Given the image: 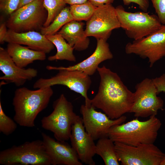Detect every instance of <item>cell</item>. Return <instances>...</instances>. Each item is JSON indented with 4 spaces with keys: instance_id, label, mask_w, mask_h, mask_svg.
I'll return each mask as SVG.
<instances>
[{
    "instance_id": "obj_30",
    "label": "cell",
    "mask_w": 165,
    "mask_h": 165,
    "mask_svg": "<svg viewBox=\"0 0 165 165\" xmlns=\"http://www.w3.org/2000/svg\"><path fill=\"white\" fill-rule=\"evenodd\" d=\"M152 79L157 89L158 94L161 92L165 93V74Z\"/></svg>"
},
{
    "instance_id": "obj_23",
    "label": "cell",
    "mask_w": 165,
    "mask_h": 165,
    "mask_svg": "<svg viewBox=\"0 0 165 165\" xmlns=\"http://www.w3.org/2000/svg\"><path fill=\"white\" fill-rule=\"evenodd\" d=\"M73 20L74 19L70 11V7L66 6L48 26L42 27L40 30V32L45 36L54 35L64 25Z\"/></svg>"
},
{
    "instance_id": "obj_3",
    "label": "cell",
    "mask_w": 165,
    "mask_h": 165,
    "mask_svg": "<svg viewBox=\"0 0 165 165\" xmlns=\"http://www.w3.org/2000/svg\"><path fill=\"white\" fill-rule=\"evenodd\" d=\"M161 125L156 116H151L145 121L136 118L113 126L109 130L108 137L114 142L131 146L154 144Z\"/></svg>"
},
{
    "instance_id": "obj_5",
    "label": "cell",
    "mask_w": 165,
    "mask_h": 165,
    "mask_svg": "<svg viewBox=\"0 0 165 165\" xmlns=\"http://www.w3.org/2000/svg\"><path fill=\"white\" fill-rule=\"evenodd\" d=\"M0 164L3 165H51V160L42 140L26 141L0 152Z\"/></svg>"
},
{
    "instance_id": "obj_28",
    "label": "cell",
    "mask_w": 165,
    "mask_h": 165,
    "mask_svg": "<svg viewBox=\"0 0 165 165\" xmlns=\"http://www.w3.org/2000/svg\"><path fill=\"white\" fill-rule=\"evenodd\" d=\"M150 1L161 23L165 24V0Z\"/></svg>"
},
{
    "instance_id": "obj_7",
    "label": "cell",
    "mask_w": 165,
    "mask_h": 165,
    "mask_svg": "<svg viewBox=\"0 0 165 165\" xmlns=\"http://www.w3.org/2000/svg\"><path fill=\"white\" fill-rule=\"evenodd\" d=\"M43 1L37 0L17 9L9 15L7 28L18 33L40 30L47 17Z\"/></svg>"
},
{
    "instance_id": "obj_4",
    "label": "cell",
    "mask_w": 165,
    "mask_h": 165,
    "mask_svg": "<svg viewBox=\"0 0 165 165\" xmlns=\"http://www.w3.org/2000/svg\"><path fill=\"white\" fill-rule=\"evenodd\" d=\"M52 113L41 119L42 127L53 132L56 140L67 141L73 125L80 117L74 112L72 104L63 94L54 101Z\"/></svg>"
},
{
    "instance_id": "obj_1",
    "label": "cell",
    "mask_w": 165,
    "mask_h": 165,
    "mask_svg": "<svg viewBox=\"0 0 165 165\" xmlns=\"http://www.w3.org/2000/svg\"><path fill=\"white\" fill-rule=\"evenodd\" d=\"M100 77L98 92L91 99V106L102 110L110 119H115L130 112L134 101V93L124 84L116 73L103 66L98 67Z\"/></svg>"
},
{
    "instance_id": "obj_14",
    "label": "cell",
    "mask_w": 165,
    "mask_h": 165,
    "mask_svg": "<svg viewBox=\"0 0 165 165\" xmlns=\"http://www.w3.org/2000/svg\"><path fill=\"white\" fill-rule=\"evenodd\" d=\"M70 140L71 146L82 163L95 165L93 157L96 154V144L91 135L86 131L82 117H80L73 125Z\"/></svg>"
},
{
    "instance_id": "obj_22",
    "label": "cell",
    "mask_w": 165,
    "mask_h": 165,
    "mask_svg": "<svg viewBox=\"0 0 165 165\" xmlns=\"http://www.w3.org/2000/svg\"><path fill=\"white\" fill-rule=\"evenodd\" d=\"M96 154L103 159L105 165H119L114 142L108 137L98 140L96 144Z\"/></svg>"
},
{
    "instance_id": "obj_20",
    "label": "cell",
    "mask_w": 165,
    "mask_h": 165,
    "mask_svg": "<svg viewBox=\"0 0 165 165\" xmlns=\"http://www.w3.org/2000/svg\"><path fill=\"white\" fill-rule=\"evenodd\" d=\"M6 50L16 65L20 68H24L35 61H43L46 58L44 52L17 43H8Z\"/></svg>"
},
{
    "instance_id": "obj_11",
    "label": "cell",
    "mask_w": 165,
    "mask_h": 165,
    "mask_svg": "<svg viewBox=\"0 0 165 165\" xmlns=\"http://www.w3.org/2000/svg\"><path fill=\"white\" fill-rule=\"evenodd\" d=\"M133 104L130 113L137 117L156 116L162 109L163 101L158 94L152 79L146 78L135 86Z\"/></svg>"
},
{
    "instance_id": "obj_26",
    "label": "cell",
    "mask_w": 165,
    "mask_h": 165,
    "mask_svg": "<svg viewBox=\"0 0 165 165\" xmlns=\"http://www.w3.org/2000/svg\"><path fill=\"white\" fill-rule=\"evenodd\" d=\"M13 119L7 116L3 111L0 101V132L8 136L13 133L16 129L17 125Z\"/></svg>"
},
{
    "instance_id": "obj_6",
    "label": "cell",
    "mask_w": 165,
    "mask_h": 165,
    "mask_svg": "<svg viewBox=\"0 0 165 165\" xmlns=\"http://www.w3.org/2000/svg\"><path fill=\"white\" fill-rule=\"evenodd\" d=\"M117 17L128 37L136 40L145 37L162 25L156 15L144 11L134 13L126 11L119 5L116 8Z\"/></svg>"
},
{
    "instance_id": "obj_32",
    "label": "cell",
    "mask_w": 165,
    "mask_h": 165,
    "mask_svg": "<svg viewBox=\"0 0 165 165\" xmlns=\"http://www.w3.org/2000/svg\"><path fill=\"white\" fill-rule=\"evenodd\" d=\"M115 0H88L93 5L97 7L104 5L112 4Z\"/></svg>"
},
{
    "instance_id": "obj_16",
    "label": "cell",
    "mask_w": 165,
    "mask_h": 165,
    "mask_svg": "<svg viewBox=\"0 0 165 165\" xmlns=\"http://www.w3.org/2000/svg\"><path fill=\"white\" fill-rule=\"evenodd\" d=\"M0 70L4 75L0 79L16 86H23L28 80L36 77L37 70L33 68L25 69L18 66L9 54L7 50L0 47Z\"/></svg>"
},
{
    "instance_id": "obj_27",
    "label": "cell",
    "mask_w": 165,
    "mask_h": 165,
    "mask_svg": "<svg viewBox=\"0 0 165 165\" xmlns=\"http://www.w3.org/2000/svg\"><path fill=\"white\" fill-rule=\"evenodd\" d=\"M20 0H0L1 11L10 15L18 8Z\"/></svg>"
},
{
    "instance_id": "obj_34",
    "label": "cell",
    "mask_w": 165,
    "mask_h": 165,
    "mask_svg": "<svg viewBox=\"0 0 165 165\" xmlns=\"http://www.w3.org/2000/svg\"><path fill=\"white\" fill-rule=\"evenodd\" d=\"M36 0H20L18 9Z\"/></svg>"
},
{
    "instance_id": "obj_31",
    "label": "cell",
    "mask_w": 165,
    "mask_h": 165,
    "mask_svg": "<svg viewBox=\"0 0 165 165\" xmlns=\"http://www.w3.org/2000/svg\"><path fill=\"white\" fill-rule=\"evenodd\" d=\"M6 23H2L0 26V43L3 44L5 42V39L7 35L8 30Z\"/></svg>"
},
{
    "instance_id": "obj_2",
    "label": "cell",
    "mask_w": 165,
    "mask_h": 165,
    "mask_svg": "<svg viewBox=\"0 0 165 165\" xmlns=\"http://www.w3.org/2000/svg\"><path fill=\"white\" fill-rule=\"evenodd\" d=\"M53 93L51 86L35 90L25 87L17 89L13 100V119L20 126L34 127L37 116L47 107Z\"/></svg>"
},
{
    "instance_id": "obj_25",
    "label": "cell",
    "mask_w": 165,
    "mask_h": 165,
    "mask_svg": "<svg viewBox=\"0 0 165 165\" xmlns=\"http://www.w3.org/2000/svg\"><path fill=\"white\" fill-rule=\"evenodd\" d=\"M43 4L47 12L44 27L48 26L66 6L64 0H43Z\"/></svg>"
},
{
    "instance_id": "obj_29",
    "label": "cell",
    "mask_w": 165,
    "mask_h": 165,
    "mask_svg": "<svg viewBox=\"0 0 165 165\" xmlns=\"http://www.w3.org/2000/svg\"><path fill=\"white\" fill-rule=\"evenodd\" d=\"M124 5L128 6L131 3L138 5L143 11L147 12L149 6V0H122Z\"/></svg>"
},
{
    "instance_id": "obj_24",
    "label": "cell",
    "mask_w": 165,
    "mask_h": 165,
    "mask_svg": "<svg viewBox=\"0 0 165 165\" xmlns=\"http://www.w3.org/2000/svg\"><path fill=\"white\" fill-rule=\"evenodd\" d=\"M97 7L90 2L70 5V11L74 20L87 21L92 16Z\"/></svg>"
},
{
    "instance_id": "obj_33",
    "label": "cell",
    "mask_w": 165,
    "mask_h": 165,
    "mask_svg": "<svg viewBox=\"0 0 165 165\" xmlns=\"http://www.w3.org/2000/svg\"><path fill=\"white\" fill-rule=\"evenodd\" d=\"M65 3L70 5L85 3L88 0H64Z\"/></svg>"
},
{
    "instance_id": "obj_21",
    "label": "cell",
    "mask_w": 165,
    "mask_h": 165,
    "mask_svg": "<svg viewBox=\"0 0 165 165\" xmlns=\"http://www.w3.org/2000/svg\"><path fill=\"white\" fill-rule=\"evenodd\" d=\"M46 37L53 44L57 50L55 55L48 57L49 61L65 60L70 61H76V58L73 53L74 48L67 43L61 35L57 33Z\"/></svg>"
},
{
    "instance_id": "obj_17",
    "label": "cell",
    "mask_w": 165,
    "mask_h": 165,
    "mask_svg": "<svg viewBox=\"0 0 165 165\" xmlns=\"http://www.w3.org/2000/svg\"><path fill=\"white\" fill-rule=\"evenodd\" d=\"M97 40V46L94 51L89 57L82 61L68 67H57L47 65L46 68L49 70H57L58 69L78 70L89 76L93 75L97 70L98 66L101 63L111 59L113 57L107 40L102 39Z\"/></svg>"
},
{
    "instance_id": "obj_35",
    "label": "cell",
    "mask_w": 165,
    "mask_h": 165,
    "mask_svg": "<svg viewBox=\"0 0 165 165\" xmlns=\"http://www.w3.org/2000/svg\"><path fill=\"white\" fill-rule=\"evenodd\" d=\"M160 165H165V153L160 162Z\"/></svg>"
},
{
    "instance_id": "obj_9",
    "label": "cell",
    "mask_w": 165,
    "mask_h": 165,
    "mask_svg": "<svg viewBox=\"0 0 165 165\" xmlns=\"http://www.w3.org/2000/svg\"><path fill=\"white\" fill-rule=\"evenodd\" d=\"M127 54H135L142 58H147L152 67L165 57V24L149 35L127 44Z\"/></svg>"
},
{
    "instance_id": "obj_19",
    "label": "cell",
    "mask_w": 165,
    "mask_h": 165,
    "mask_svg": "<svg viewBox=\"0 0 165 165\" xmlns=\"http://www.w3.org/2000/svg\"><path fill=\"white\" fill-rule=\"evenodd\" d=\"M83 26V23L74 20L64 25L57 33L75 50L83 51L88 48L90 44Z\"/></svg>"
},
{
    "instance_id": "obj_10",
    "label": "cell",
    "mask_w": 165,
    "mask_h": 165,
    "mask_svg": "<svg viewBox=\"0 0 165 165\" xmlns=\"http://www.w3.org/2000/svg\"><path fill=\"white\" fill-rule=\"evenodd\" d=\"M114 144L118 160L122 165H160L164 155L154 144L137 146Z\"/></svg>"
},
{
    "instance_id": "obj_13",
    "label": "cell",
    "mask_w": 165,
    "mask_h": 165,
    "mask_svg": "<svg viewBox=\"0 0 165 165\" xmlns=\"http://www.w3.org/2000/svg\"><path fill=\"white\" fill-rule=\"evenodd\" d=\"M80 111L86 131L94 141L108 137L109 130L112 127L123 123L127 119L123 115L117 119H111L92 106L87 107L85 105H81Z\"/></svg>"
},
{
    "instance_id": "obj_8",
    "label": "cell",
    "mask_w": 165,
    "mask_h": 165,
    "mask_svg": "<svg viewBox=\"0 0 165 165\" xmlns=\"http://www.w3.org/2000/svg\"><path fill=\"white\" fill-rule=\"evenodd\" d=\"M57 70L58 72L54 76L38 79L34 83L33 88L39 89L55 85L65 86L71 90L80 94L85 99L86 106L91 107V99L87 95L88 91L92 83L90 76L78 70L58 69Z\"/></svg>"
},
{
    "instance_id": "obj_18",
    "label": "cell",
    "mask_w": 165,
    "mask_h": 165,
    "mask_svg": "<svg viewBox=\"0 0 165 165\" xmlns=\"http://www.w3.org/2000/svg\"><path fill=\"white\" fill-rule=\"evenodd\" d=\"M5 41L8 43L26 45L31 49L46 54L50 53L55 46L46 36L35 31L18 33L9 29Z\"/></svg>"
},
{
    "instance_id": "obj_15",
    "label": "cell",
    "mask_w": 165,
    "mask_h": 165,
    "mask_svg": "<svg viewBox=\"0 0 165 165\" xmlns=\"http://www.w3.org/2000/svg\"><path fill=\"white\" fill-rule=\"evenodd\" d=\"M41 135L51 165H82L75 151L68 143L65 141H56L43 132Z\"/></svg>"
},
{
    "instance_id": "obj_12",
    "label": "cell",
    "mask_w": 165,
    "mask_h": 165,
    "mask_svg": "<svg viewBox=\"0 0 165 165\" xmlns=\"http://www.w3.org/2000/svg\"><path fill=\"white\" fill-rule=\"evenodd\" d=\"M120 28L116 8L112 4L97 7L91 17L87 21L86 34L97 39L107 40L113 30Z\"/></svg>"
}]
</instances>
